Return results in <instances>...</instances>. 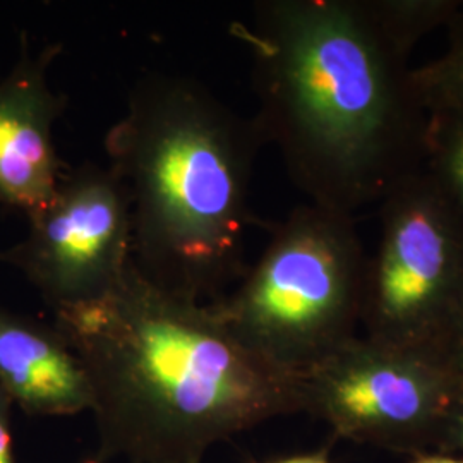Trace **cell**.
<instances>
[{"mask_svg": "<svg viewBox=\"0 0 463 463\" xmlns=\"http://www.w3.org/2000/svg\"><path fill=\"white\" fill-rule=\"evenodd\" d=\"M0 392L24 414L71 417L91 411L74 350L55 325L0 307Z\"/></svg>", "mask_w": 463, "mask_h": 463, "instance_id": "9c48e42d", "label": "cell"}, {"mask_svg": "<svg viewBox=\"0 0 463 463\" xmlns=\"http://www.w3.org/2000/svg\"><path fill=\"white\" fill-rule=\"evenodd\" d=\"M53 316L90 384L99 462L203 463L216 443L304 407L298 374L134 263L103 298Z\"/></svg>", "mask_w": 463, "mask_h": 463, "instance_id": "7a4b0ae2", "label": "cell"}, {"mask_svg": "<svg viewBox=\"0 0 463 463\" xmlns=\"http://www.w3.org/2000/svg\"><path fill=\"white\" fill-rule=\"evenodd\" d=\"M441 357L463 384V313L443 345Z\"/></svg>", "mask_w": 463, "mask_h": 463, "instance_id": "5bb4252c", "label": "cell"}, {"mask_svg": "<svg viewBox=\"0 0 463 463\" xmlns=\"http://www.w3.org/2000/svg\"><path fill=\"white\" fill-rule=\"evenodd\" d=\"M424 170L463 220V114H430Z\"/></svg>", "mask_w": 463, "mask_h": 463, "instance_id": "8fae6325", "label": "cell"}, {"mask_svg": "<svg viewBox=\"0 0 463 463\" xmlns=\"http://www.w3.org/2000/svg\"><path fill=\"white\" fill-rule=\"evenodd\" d=\"M273 463H328L326 453H311V455H298V457H290V458H283L279 462Z\"/></svg>", "mask_w": 463, "mask_h": 463, "instance_id": "9a60e30c", "label": "cell"}, {"mask_svg": "<svg viewBox=\"0 0 463 463\" xmlns=\"http://www.w3.org/2000/svg\"><path fill=\"white\" fill-rule=\"evenodd\" d=\"M13 409L14 403L4 392H0V463H17L13 445Z\"/></svg>", "mask_w": 463, "mask_h": 463, "instance_id": "4fadbf2b", "label": "cell"}, {"mask_svg": "<svg viewBox=\"0 0 463 463\" xmlns=\"http://www.w3.org/2000/svg\"><path fill=\"white\" fill-rule=\"evenodd\" d=\"M463 419V417H462ZM462 439H463V422H462Z\"/></svg>", "mask_w": 463, "mask_h": 463, "instance_id": "ac0fdd59", "label": "cell"}, {"mask_svg": "<svg viewBox=\"0 0 463 463\" xmlns=\"http://www.w3.org/2000/svg\"><path fill=\"white\" fill-rule=\"evenodd\" d=\"M371 4L381 26L412 52L422 36L447 28L460 0H371Z\"/></svg>", "mask_w": 463, "mask_h": 463, "instance_id": "7c38bea8", "label": "cell"}, {"mask_svg": "<svg viewBox=\"0 0 463 463\" xmlns=\"http://www.w3.org/2000/svg\"><path fill=\"white\" fill-rule=\"evenodd\" d=\"M263 134L185 76L134 84L105 137L124 185L136 269L166 292L212 304L248 271L249 189Z\"/></svg>", "mask_w": 463, "mask_h": 463, "instance_id": "3957f363", "label": "cell"}, {"mask_svg": "<svg viewBox=\"0 0 463 463\" xmlns=\"http://www.w3.org/2000/svg\"><path fill=\"white\" fill-rule=\"evenodd\" d=\"M300 383L304 407L344 432L411 426L463 388L439 354L374 338L348 340L302 373Z\"/></svg>", "mask_w": 463, "mask_h": 463, "instance_id": "52a82bcc", "label": "cell"}, {"mask_svg": "<svg viewBox=\"0 0 463 463\" xmlns=\"http://www.w3.org/2000/svg\"><path fill=\"white\" fill-rule=\"evenodd\" d=\"M61 52H33L23 42L16 64L0 78V204L26 216L49 203L66 174L53 141L66 99L49 80Z\"/></svg>", "mask_w": 463, "mask_h": 463, "instance_id": "ba28073f", "label": "cell"}, {"mask_svg": "<svg viewBox=\"0 0 463 463\" xmlns=\"http://www.w3.org/2000/svg\"><path fill=\"white\" fill-rule=\"evenodd\" d=\"M83 463H103L99 462V458H91V460H86V462Z\"/></svg>", "mask_w": 463, "mask_h": 463, "instance_id": "e0dca14e", "label": "cell"}, {"mask_svg": "<svg viewBox=\"0 0 463 463\" xmlns=\"http://www.w3.org/2000/svg\"><path fill=\"white\" fill-rule=\"evenodd\" d=\"M417 463H463V460H453V458H443V457H428Z\"/></svg>", "mask_w": 463, "mask_h": 463, "instance_id": "2e32d148", "label": "cell"}, {"mask_svg": "<svg viewBox=\"0 0 463 463\" xmlns=\"http://www.w3.org/2000/svg\"><path fill=\"white\" fill-rule=\"evenodd\" d=\"M367 256L355 216L307 203L273 229L231 294L210 306L244 347L300 376L354 338Z\"/></svg>", "mask_w": 463, "mask_h": 463, "instance_id": "277c9868", "label": "cell"}, {"mask_svg": "<svg viewBox=\"0 0 463 463\" xmlns=\"http://www.w3.org/2000/svg\"><path fill=\"white\" fill-rule=\"evenodd\" d=\"M23 241L0 249L52 311L103 298L133 265L131 204L110 166L86 162L66 172L33 215Z\"/></svg>", "mask_w": 463, "mask_h": 463, "instance_id": "8992f818", "label": "cell"}, {"mask_svg": "<svg viewBox=\"0 0 463 463\" xmlns=\"http://www.w3.org/2000/svg\"><path fill=\"white\" fill-rule=\"evenodd\" d=\"M254 120L311 204L355 216L424 168L430 112L371 0H265L239 34Z\"/></svg>", "mask_w": 463, "mask_h": 463, "instance_id": "6da1fadb", "label": "cell"}, {"mask_svg": "<svg viewBox=\"0 0 463 463\" xmlns=\"http://www.w3.org/2000/svg\"><path fill=\"white\" fill-rule=\"evenodd\" d=\"M445 52L422 67H414L417 91L432 112L463 114V0L447 26Z\"/></svg>", "mask_w": 463, "mask_h": 463, "instance_id": "30bf717a", "label": "cell"}, {"mask_svg": "<svg viewBox=\"0 0 463 463\" xmlns=\"http://www.w3.org/2000/svg\"><path fill=\"white\" fill-rule=\"evenodd\" d=\"M463 313V220L422 168L380 203L363 319L371 336L441 355Z\"/></svg>", "mask_w": 463, "mask_h": 463, "instance_id": "5b68a950", "label": "cell"}]
</instances>
